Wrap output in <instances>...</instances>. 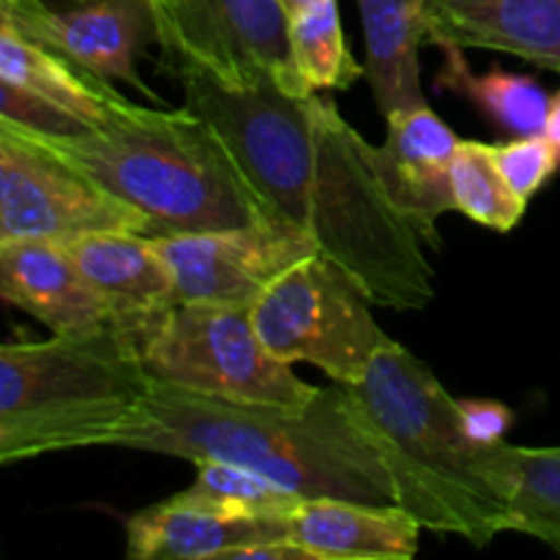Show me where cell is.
<instances>
[{"label":"cell","instance_id":"cell-1","mask_svg":"<svg viewBox=\"0 0 560 560\" xmlns=\"http://www.w3.org/2000/svg\"><path fill=\"white\" fill-rule=\"evenodd\" d=\"M186 107L213 126L273 219L310 235L323 255L353 273L383 310H424L435 268L424 238L399 213L370 159V142L337 104L293 96L273 80L228 88L178 71Z\"/></svg>","mask_w":560,"mask_h":560},{"label":"cell","instance_id":"cell-2","mask_svg":"<svg viewBox=\"0 0 560 560\" xmlns=\"http://www.w3.org/2000/svg\"><path fill=\"white\" fill-rule=\"evenodd\" d=\"M115 448L191 465L233 463L301 498L397 506L386 463L339 383L317 388L301 408H282L228 402L153 381L145 405Z\"/></svg>","mask_w":560,"mask_h":560},{"label":"cell","instance_id":"cell-3","mask_svg":"<svg viewBox=\"0 0 560 560\" xmlns=\"http://www.w3.org/2000/svg\"><path fill=\"white\" fill-rule=\"evenodd\" d=\"M342 388L386 463L397 506L421 528L454 534L479 550L514 530L501 463L506 441L476 443L459 421L457 399L424 361L392 342L359 383Z\"/></svg>","mask_w":560,"mask_h":560},{"label":"cell","instance_id":"cell-4","mask_svg":"<svg viewBox=\"0 0 560 560\" xmlns=\"http://www.w3.org/2000/svg\"><path fill=\"white\" fill-rule=\"evenodd\" d=\"M20 129L145 213L151 235L252 228L273 219L222 137L186 104L142 107L118 93L96 129L77 135Z\"/></svg>","mask_w":560,"mask_h":560},{"label":"cell","instance_id":"cell-5","mask_svg":"<svg viewBox=\"0 0 560 560\" xmlns=\"http://www.w3.org/2000/svg\"><path fill=\"white\" fill-rule=\"evenodd\" d=\"M151 375L120 331L0 348V463L120 441L151 394Z\"/></svg>","mask_w":560,"mask_h":560},{"label":"cell","instance_id":"cell-6","mask_svg":"<svg viewBox=\"0 0 560 560\" xmlns=\"http://www.w3.org/2000/svg\"><path fill=\"white\" fill-rule=\"evenodd\" d=\"M151 381L202 397L301 408L317 386L262 345L252 306L175 304L135 337Z\"/></svg>","mask_w":560,"mask_h":560},{"label":"cell","instance_id":"cell-7","mask_svg":"<svg viewBox=\"0 0 560 560\" xmlns=\"http://www.w3.org/2000/svg\"><path fill=\"white\" fill-rule=\"evenodd\" d=\"M359 279L312 252L252 304L262 345L288 364H312L334 383H359L394 339L377 326Z\"/></svg>","mask_w":560,"mask_h":560},{"label":"cell","instance_id":"cell-8","mask_svg":"<svg viewBox=\"0 0 560 560\" xmlns=\"http://www.w3.org/2000/svg\"><path fill=\"white\" fill-rule=\"evenodd\" d=\"M164 58L228 88L273 80L310 96L290 55V20L279 0H145Z\"/></svg>","mask_w":560,"mask_h":560},{"label":"cell","instance_id":"cell-9","mask_svg":"<svg viewBox=\"0 0 560 560\" xmlns=\"http://www.w3.org/2000/svg\"><path fill=\"white\" fill-rule=\"evenodd\" d=\"M118 230L151 235V222L25 129L0 118V241L69 246Z\"/></svg>","mask_w":560,"mask_h":560},{"label":"cell","instance_id":"cell-10","mask_svg":"<svg viewBox=\"0 0 560 560\" xmlns=\"http://www.w3.org/2000/svg\"><path fill=\"white\" fill-rule=\"evenodd\" d=\"M180 304L252 306L288 268L320 246L282 219L252 228L153 235Z\"/></svg>","mask_w":560,"mask_h":560},{"label":"cell","instance_id":"cell-11","mask_svg":"<svg viewBox=\"0 0 560 560\" xmlns=\"http://www.w3.org/2000/svg\"><path fill=\"white\" fill-rule=\"evenodd\" d=\"M0 22L102 80H124L151 93L137 74L142 47L156 38L145 0H82L69 9H49L44 0H3Z\"/></svg>","mask_w":560,"mask_h":560},{"label":"cell","instance_id":"cell-12","mask_svg":"<svg viewBox=\"0 0 560 560\" xmlns=\"http://www.w3.org/2000/svg\"><path fill=\"white\" fill-rule=\"evenodd\" d=\"M386 120L383 145H370L377 178L424 244L441 249L438 222L454 211L452 162L459 137L430 104L397 109Z\"/></svg>","mask_w":560,"mask_h":560},{"label":"cell","instance_id":"cell-13","mask_svg":"<svg viewBox=\"0 0 560 560\" xmlns=\"http://www.w3.org/2000/svg\"><path fill=\"white\" fill-rule=\"evenodd\" d=\"M277 539H290V520L246 517L186 490L126 517V556L135 560H235Z\"/></svg>","mask_w":560,"mask_h":560},{"label":"cell","instance_id":"cell-14","mask_svg":"<svg viewBox=\"0 0 560 560\" xmlns=\"http://www.w3.org/2000/svg\"><path fill=\"white\" fill-rule=\"evenodd\" d=\"M0 293L58 337L115 328L113 306L60 244L0 241Z\"/></svg>","mask_w":560,"mask_h":560},{"label":"cell","instance_id":"cell-15","mask_svg":"<svg viewBox=\"0 0 560 560\" xmlns=\"http://www.w3.org/2000/svg\"><path fill=\"white\" fill-rule=\"evenodd\" d=\"M427 44L495 49L560 74V0H421Z\"/></svg>","mask_w":560,"mask_h":560},{"label":"cell","instance_id":"cell-16","mask_svg":"<svg viewBox=\"0 0 560 560\" xmlns=\"http://www.w3.org/2000/svg\"><path fill=\"white\" fill-rule=\"evenodd\" d=\"M66 249L113 306L115 331L131 345L148 323L178 304L173 271L153 235L131 230L93 233Z\"/></svg>","mask_w":560,"mask_h":560},{"label":"cell","instance_id":"cell-17","mask_svg":"<svg viewBox=\"0 0 560 560\" xmlns=\"http://www.w3.org/2000/svg\"><path fill=\"white\" fill-rule=\"evenodd\" d=\"M421 525L399 506L306 498L290 514V539L310 560H408Z\"/></svg>","mask_w":560,"mask_h":560},{"label":"cell","instance_id":"cell-18","mask_svg":"<svg viewBox=\"0 0 560 560\" xmlns=\"http://www.w3.org/2000/svg\"><path fill=\"white\" fill-rule=\"evenodd\" d=\"M364 25L366 66L372 98L383 115L427 104L421 88V44L427 22L421 0H359Z\"/></svg>","mask_w":560,"mask_h":560},{"label":"cell","instance_id":"cell-19","mask_svg":"<svg viewBox=\"0 0 560 560\" xmlns=\"http://www.w3.org/2000/svg\"><path fill=\"white\" fill-rule=\"evenodd\" d=\"M0 80L14 82L22 91L66 109L85 129L102 126L109 104L118 96L113 82L22 36L9 22H0Z\"/></svg>","mask_w":560,"mask_h":560},{"label":"cell","instance_id":"cell-20","mask_svg":"<svg viewBox=\"0 0 560 560\" xmlns=\"http://www.w3.org/2000/svg\"><path fill=\"white\" fill-rule=\"evenodd\" d=\"M446 63L435 74V91L457 93L474 102L487 118L514 137L545 135L552 96L534 77L492 66L485 74L470 69L459 47H443Z\"/></svg>","mask_w":560,"mask_h":560},{"label":"cell","instance_id":"cell-21","mask_svg":"<svg viewBox=\"0 0 560 560\" xmlns=\"http://www.w3.org/2000/svg\"><path fill=\"white\" fill-rule=\"evenodd\" d=\"M501 463L512 487L514 530L560 552V446L525 448L503 443Z\"/></svg>","mask_w":560,"mask_h":560},{"label":"cell","instance_id":"cell-22","mask_svg":"<svg viewBox=\"0 0 560 560\" xmlns=\"http://www.w3.org/2000/svg\"><path fill=\"white\" fill-rule=\"evenodd\" d=\"M290 55L306 91H348L364 69L342 33L337 0H320L290 20Z\"/></svg>","mask_w":560,"mask_h":560},{"label":"cell","instance_id":"cell-23","mask_svg":"<svg viewBox=\"0 0 560 560\" xmlns=\"http://www.w3.org/2000/svg\"><path fill=\"white\" fill-rule=\"evenodd\" d=\"M452 200L454 211L495 233L514 230L528 211V202L503 178L495 145L479 140H459L452 162Z\"/></svg>","mask_w":560,"mask_h":560},{"label":"cell","instance_id":"cell-24","mask_svg":"<svg viewBox=\"0 0 560 560\" xmlns=\"http://www.w3.org/2000/svg\"><path fill=\"white\" fill-rule=\"evenodd\" d=\"M197 476L186 492L200 501L222 506L228 512L246 514V517L266 520H290V514L299 509V492L266 479L249 468H241L233 463H219V459H202L195 463Z\"/></svg>","mask_w":560,"mask_h":560},{"label":"cell","instance_id":"cell-25","mask_svg":"<svg viewBox=\"0 0 560 560\" xmlns=\"http://www.w3.org/2000/svg\"><path fill=\"white\" fill-rule=\"evenodd\" d=\"M498 167H501L503 178L509 180L514 191L530 202L541 191V186L552 178V173L560 167V159L556 145L547 135H528L514 137L509 142H498L495 145Z\"/></svg>","mask_w":560,"mask_h":560},{"label":"cell","instance_id":"cell-26","mask_svg":"<svg viewBox=\"0 0 560 560\" xmlns=\"http://www.w3.org/2000/svg\"><path fill=\"white\" fill-rule=\"evenodd\" d=\"M0 118L27 126L33 131H42V135H77V131H88L74 115L44 102V98L33 96V93L22 91V88H16L9 80H0Z\"/></svg>","mask_w":560,"mask_h":560},{"label":"cell","instance_id":"cell-27","mask_svg":"<svg viewBox=\"0 0 560 560\" xmlns=\"http://www.w3.org/2000/svg\"><path fill=\"white\" fill-rule=\"evenodd\" d=\"M457 413L465 432L481 446L503 443L514 424L512 410L498 399H457Z\"/></svg>","mask_w":560,"mask_h":560},{"label":"cell","instance_id":"cell-28","mask_svg":"<svg viewBox=\"0 0 560 560\" xmlns=\"http://www.w3.org/2000/svg\"><path fill=\"white\" fill-rule=\"evenodd\" d=\"M545 135L550 137V142L556 145L558 159H560V91L552 96V102H550V115H547Z\"/></svg>","mask_w":560,"mask_h":560},{"label":"cell","instance_id":"cell-29","mask_svg":"<svg viewBox=\"0 0 560 560\" xmlns=\"http://www.w3.org/2000/svg\"><path fill=\"white\" fill-rule=\"evenodd\" d=\"M315 3H320V0H279V5H282L284 14H288V20H293V16L301 14V11L312 9Z\"/></svg>","mask_w":560,"mask_h":560},{"label":"cell","instance_id":"cell-30","mask_svg":"<svg viewBox=\"0 0 560 560\" xmlns=\"http://www.w3.org/2000/svg\"><path fill=\"white\" fill-rule=\"evenodd\" d=\"M71 3H82V0H71Z\"/></svg>","mask_w":560,"mask_h":560}]
</instances>
